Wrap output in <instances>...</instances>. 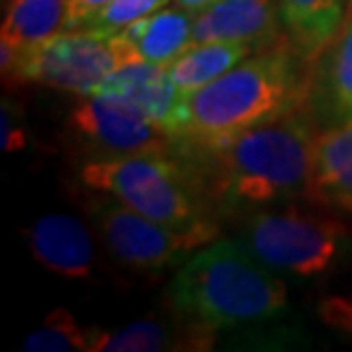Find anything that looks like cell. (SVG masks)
Masks as SVG:
<instances>
[{"mask_svg":"<svg viewBox=\"0 0 352 352\" xmlns=\"http://www.w3.org/2000/svg\"><path fill=\"white\" fill-rule=\"evenodd\" d=\"M350 0H279L281 25L300 60H316L346 19Z\"/></svg>","mask_w":352,"mask_h":352,"instance_id":"obj_15","label":"cell"},{"mask_svg":"<svg viewBox=\"0 0 352 352\" xmlns=\"http://www.w3.org/2000/svg\"><path fill=\"white\" fill-rule=\"evenodd\" d=\"M85 188L108 195L165 227L208 243L217 236L208 199L195 172L174 156H94L80 167Z\"/></svg>","mask_w":352,"mask_h":352,"instance_id":"obj_4","label":"cell"},{"mask_svg":"<svg viewBox=\"0 0 352 352\" xmlns=\"http://www.w3.org/2000/svg\"><path fill=\"white\" fill-rule=\"evenodd\" d=\"M256 48L241 41H204V44H190L172 65H167L170 78L181 94L199 89L215 78H220L250 58Z\"/></svg>","mask_w":352,"mask_h":352,"instance_id":"obj_17","label":"cell"},{"mask_svg":"<svg viewBox=\"0 0 352 352\" xmlns=\"http://www.w3.org/2000/svg\"><path fill=\"white\" fill-rule=\"evenodd\" d=\"M213 346V329L183 318L181 325L158 318H142L119 332L91 327L89 352H167L206 350Z\"/></svg>","mask_w":352,"mask_h":352,"instance_id":"obj_13","label":"cell"},{"mask_svg":"<svg viewBox=\"0 0 352 352\" xmlns=\"http://www.w3.org/2000/svg\"><path fill=\"white\" fill-rule=\"evenodd\" d=\"M94 94H108L124 98L142 110L153 124L174 138L179 124V110L183 94L170 78V72L163 65L146 60H133L117 67L105 78Z\"/></svg>","mask_w":352,"mask_h":352,"instance_id":"obj_11","label":"cell"},{"mask_svg":"<svg viewBox=\"0 0 352 352\" xmlns=\"http://www.w3.org/2000/svg\"><path fill=\"white\" fill-rule=\"evenodd\" d=\"M110 0H67V21L65 30H78L94 16L96 12H101Z\"/></svg>","mask_w":352,"mask_h":352,"instance_id":"obj_22","label":"cell"},{"mask_svg":"<svg viewBox=\"0 0 352 352\" xmlns=\"http://www.w3.org/2000/svg\"><path fill=\"white\" fill-rule=\"evenodd\" d=\"M67 0H12L5 12L0 44L10 46L14 53L41 44L65 30Z\"/></svg>","mask_w":352,"mask_h":352,"instance_id":"obj_18","label":"cell"},{"mask_svg":"<svg viewBox=\"0 0 352 352\" xmlns=\"http://www.w3.org/2000/svg\"><path fill=\"white\" fill-rule=\"evenodd\" d=\"M167 3H170V0H110L101 12H96L94 16L82 25V30L112 37V34L122 32L126 25H131L133 21L149 16V14H156L160 7H165Z\"/></svg>","mask_w":352,"mask_h":352,"instance_id":"obj_20","label":"cell"},{"mask_svg":"<svg viewBox=\"0 0 352 352\" xmlns=\"http://www.w3.org/2000/svg\"><path fill=\"white\" fill-rule=\"evenodd\" d=\"M170 300L181 318L215 332L281 314L288 288L243 241H217L181 265Z\"/></svg>","mask_w":352,"mask_h":352,"instance_id":"obj_3","label":"cell"},{"mask_svg":"<svg viewBox=\"0 0 352 352\" xmlns=\"http://www.w3.org/2000/svg\"><path fill=\"white\" fill-rule=\"evenodd\" d=\"M210 3H215V0H176V5H179L181 10H188V12H192V14L206 10Z\"/></svg>","mask_w":352,"mask_h":352,"instance_id":"obj_24","label":"cell"},{"mask_svg":"<svg viewBox=\"0 0 352 352\" xmlns=\"http://www.w3.org/2000/svg\"><path fill=\"white\" fill-rule=\"evenodd\" d=\"M67 126L96 156H174L176 140L142 110L108 94H87L74 105Z\"/></svg>","mask_w":352,"mask_h":352,"instance_id":"obj_7","label":"cell"},{"mask_svg":"<svg viewBox=\"0 0 352 352\" xmlns=\"http://www.w3.org/2000/svg\"><path fill=\"white\" fill-rule=\"evenodd\" d=\"M279 28V0H215L197 12L192 44L241 41L261 51L277 41Z\"/></svg>","mask_w":352,"mask_h":352,"instance_id":"obj_10","label":"cell"},{"mask_svg":"<svg viewBox=\"0 0 352 352\" xmlns=\"http://www.w3.org/2000/svg\"><path fill=\"white\" fill-rule=\"evenodd\" d=\"M89 215L110 254L135 272H160L204 245L201 238L165 227L112 197L91 204Z\"/></svg>","mask_w":352,"mask_h":352,"instance_id":"obj_8","label":"cell"},{"mask_svg":"<svg viewBox=\"0 0 352 352\" xmlns=\"http://www.w3.org/2000/svg\"><path fill=\"white\" fill-rule=\"evenodd\" d=\"M293 53L248 58L208 85L183 94L176 144L220 142L298 112L307 101V80Z\"/></svg>","mask_w":352,"mask_h":352,"instance_id":"obj_2","label":"cell"},{"mask_svg":"<svg viewBox=\"0 0 352 352\" xmlns=\"http://www.w3.org/2000/svg\"><path fill=\"white\" fill-rule=\"evenodd\" d=\"M309 195L352 213V119L329 126L316 138Z\"/></svg>","mask_w":352,"mask_h":352,"instance_id":"obj_14","label":"cell"},{"mask_svg":"<svg viewBox=\"0 0 352 352\" xmlns=\"http://www.w3.org/2000/svg\"><path fill=\"white\" fill-rule=\"evenodd\" d=\"M318 316L327 327L352 334V295H329L320 300Z\"/></svg>","mask_w":352,"mask_h":352,"instance_id":"obj_21","label":"cell"},{"mask_svg":"<svg viewBox=\"0 0 352 352\" xmlns=\"http://www.w3.org/2000/svg\"><path fill=\"white\" fill-rule=\"evenodd\" d=\"M21 146H25V138L19 126L10 119V110H7V105H5L3 108V149L16 151Z\"/></svg>","mask_w":352,"mask_h":352,"instance_id":"obj_23","label":"cell"},{"mask_svg":"<svg viewBox=\"0 0 352 352\" xmlns=\"http://www.w3.org/2000/svg\"><path fill=\"white\" fill-rule=\"evenodd\" d=\"M241 241L270 270L293 277H322L352 261V229L314 210H254Z\"/></svg>","mask_w":352,"mask_h":352,"instance_id":"obj_5","label":"cell"},{"mask_svg":"<svg viewBox=\"0 0 352 352\" xmlns=\"http://www.w3.org/2000/svg\"><path fill=\"white\" fill-rule=\"evenodd\" d=\"M190 14L192 12L181 10V7L149 14V16L133 21L117 34L131 46V51L140 60L167 67L192 44L195 16Z\"/></svg>","mask_w":352,"mask_h":352,"instance_id":"obj_16","label":"cell"},{"mask_svg":"<svg viewBox=\"0 0 352 352\" xmlns=\"http://www.w3.org/2000/svg\"><path fill=\"white\" fill-rule=\"evenodd\" d=\"M316 138L300 112L210 144H176L206 199L222 213L250 215L309 195Z\"/></svg>","mask_w":352,"mask_h":352,"instance_id":"obj_1","label":"cell"},{"mask_svg":"<svg viewBox=\"0 0 352 352\" xmlns=\"http://www.w3.org/2000/svg\"><path fill=\"white\" fill-rule=\"evenodd\" d=\"M140 60L119 37L89 30H62L41 44L25 48L14 62L12 82H37L72 94H94L98 85L126 62Z\"/></svg>","mask_w":352,"mask_h":352,"instance_id":"obj_6","label":"cell"},{"mask_svg":"<svg viewBox=\"0 0 352 352\" xmlns=\"http://www.w3.org/2000/svg\"><path fill=\"white\" fill-rule=\"evenodd\" d=\"M28 245L37 261L67 279H85L94 265V243L78 217L51 213L28 229Z\"/></svg>","mask_w":352,"mask_h":352,"instance_id":"obj_12","label":"cell"},{"mask_svg":"<svg viewBox=\"0 0 352 352\" xmlns=\"http://www.w3.org/2000/svg\"><path fill=\"white\" fill-rule=\"evenodd\" d=\"M307 105L327 129L352 119V0L339 32L316 58L307 80Z\"/></svg>","mask_w":352,"mask_h":352,"instance_id":"obj_9","label":"cell"},{"mask_svg":"<svg viewBox=\"0 0 352 352\" xmlns=\"http://www.w3.org/2000/svg\"><path fill=\"white\" fill-rule=\"evenodd\" d=\"M91 327L85 329L76 322L74 314L67 309H55L44 322L23 341L28 352H89Z\"/></svg>","mask_w":352,"mask_h":352,"instance_id":"obj_19","label":"cell"}]
</instances>
